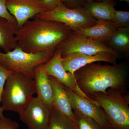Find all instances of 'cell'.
<instances>
[{
	"label": "cell",
	"instance_id": "9c48e42d",
	"mask_svg": "<svg viewBox=\"0 0 129 129\" xmlns=\"http://www.w3.org/2000/svg\"><path fill=\"white\" fill-rule=\"evenodd\" d=\"M71 101L73 111L89 117L97 122L105 129H112L103 109L92 100L82 97L64 86Z\"/></svg>",
	"mask_w": 129,
	"mask_h": 129
},
{
	"label": "cell",
	"instance_id": "9a60e30c",
	"mask_svg": "<svg viewBox=\"0 0 129 129\" xmlns=\"http://www.w3.org/2000/svg\"><path fill=\"white\" fill-rule=\"evenodd\" d=\"M41 64L35 70L36 93L37 96L51 108L53 106V92L49 76Z\"/></svg>",
	"mask_w": 129,
	"mask_h": 129
},
{
	"label": "cell",
	"instance_id": "5bb4252c",
	"mask_svg": "<svg viewBox=\"0 0 129 129\" xmlns=\"http://www.w3.org/2000/svg\"><path fill=\"white\" fill-rule=\"evenodd\" d=\"M49 76L53 92V106L62 114L73 121V111L70 99L64 86L53 76Z\"/></svg>",
	"mask_w": 129,
	"mask_h": 129
},
{
	"label": "cell",
	"instance_id": "ba28073f",
	"mask_svg": "<svg viewBox=\"0 0 129 129\" xmlns=\"http://www.w3.org/2000/svg\"><path fill=\"white\" fill-rule=\"evenodd\" d=\"M51 109L37 96L33 98L19 114L20 119L28 129H47L50 118Z\"/></svg>",
	"mask_w": 129,
	"mask_h": 129
},
{
	"label": "cell",
	"instance_id": "cb8c5ba5",
	"mask_svg": "<svg viewBox=\"0 0 129 129\" xmlns=\"http://www.w3.org/2000/svg\"><path fill=\"white\" fill-rule=\"evenodd\" d=\"M17 122L5 116L0 119V129H18Z\"/></svg>",
	"mask_w": 129,
	"mask_h": 129
},
{
	"label": "cell",
	"instance_id": "4fadbf2b",
	"mask_svg": "<svg viewBox=\"0 0 129 129\" xmlns=\"http://www.w3.org/2000/svg\"><path fill=\"white\" fill-rule=\"evenodd\" d=\"M117 28L112 21L97 20L91 27L72 29V33L100 42H107Z\"/></svg>",
	"mask_w": 129,
	"mask_h": 129
},
{
	"label": "cell",
	"instance_id": "603a6c76",
	"mask_svg": "<svg viewBox=\"0 0 129 129\" xmlns=\"http://www.w3.org/2000/svg\"><path fill=\"white\" fill-rule=\"evenodd\" d=\"M6 0H0V17L7 19L14 23H17L14 16L10 14L6 6Z\"/></svg>",
	"mask_w": 129,
	"mask_h": 129
},
{
	"label": "cell",
	"instance_id": "44dd1931",
	"mask_svg": "<svg viewBox=\"0 0 129 129\" xmlns=\"http://www.w3.org/2000/svg\"><path fill=\"white\" fill-rule=\"evenodd\" d=\"M111 21L117 28H129V12L115 9Z\"/></svg>",
	"mask_w": 129,
	"mask_h": 129
},
{
	"label": "cell",
	"instance_id": "6da1fadb",
	"mask_svg": "<svg viewBox=\"0 0 129 129\" xmlns=\"http://www.w3.org/2000/svg\"><path fill=\"white\" fill-rule=\"evenodd\" d=\"M72 33L64 24L35 16L18 29L15 35L18 47L28 53L42 52L52 57L58 45Z\"/></svg>",
	"mask_w": 129,
	"mask_h": 129
},
{
	"label": "cell",
	"instance_id": "5b68a950",
	"mask_svg": "<svg viewBox=\"0 0 129 129\" xmlns=\"http://www.w3.org/2000/svg\"><path fill=\"white\" fill-rule=\"evenodd\" d=\"M51 58L46 52L28 53L17 46L6 53L0 51V64L6 69L23 74L34 79L36 68Z\"/></svg>",
	"mask_w": 129,
	"mask_h": 129
},
{
	"label": "cell",
	"instance_id": "52a82bcc",
	"mask_svg": "<svg viewBox=\"0 0 129 129\" xmlns=\"http://www.w3.org/2000/svg\"><path fill=\"white\" fill-rule=\"evenodd\" d=\"M62 52V57L74 52L92 55L101 52L111 53L118 57L120 54L102 42L81 37L72 33L57 46Z\"/></svg>",
	"mask_w": 129,
	"mask_h": 129
},
{
	"label": "cell",
	"instance_id": "30bf717a",
	"mask_svg": "<svg viewBox=\"0 0 129 129\" xmlns=\"http://www.w3.org/2000/svg\"><path fill=\"white\" fill-rule=\"evenodd\" d=\"M61 54V50L56 49L51 58L47 62L42 64L44 71L48 76L55 78L58 81L72 90L76 94L90 99L79 88L74 76L64 69L63 66Z\"/></svg>",
	"mask_w": 129,
	"mask_h": 129
},
{
	"label": "cell",
	"instance_id": "8fae6325",
	"mask_svg": "<svg viewBox=\"0 0 129 129\" xmlns=\"http://www.w3.org/2000/svg\"><path fill=\"white\" fill-rule=\"evenodd\" d=\"M6 6L16 19L18 29L29 19L46 11L42 0H6Z\"/></svg>",
	"mask_w": 129,
	"mask_h": 129
},
{
	"label": "cell",
	"instance_id": "277c9868",
	"mask_svg": "<svg viewBox=\"0 0 129 129\" xmlns=\"http://www.w3.org/2000/svg\"><path fill=\"white\" fill-rule=\"evenodd\" d=\"M124 89L109 88L105 92H97L89 98L104 111L113 129H129V97Z\"/></svg>",
	"mask_w": 129,
	"mask_h": 129
},
{
	"label": "cell",
	"instance_id": "ac0fdd59",
	"mask_svg": "<svg viewBox=\"0 0 129 129\" xmlns=\"http://www.w3.org/2000/svg\"><path fill=\"white\" fill-rule=\"evenodd\" d=\"M107 42L109 47L114 50L128 55L129 51V28H117Z\"/></svg>",
	"mask_w": 129,
	"mask_h": 129
},
{
	"label": "cell",
	"instance_id": "7a4b0ae2",
	"mask_svg": "<svg viewBox=\"0 0 129 129\" xmlns=\"http://www.w3.org/2000/svg\"><path fill=\"white\" fill-rule=\"evenodd\" d=\"M74 76L79 88L89 98L109 88L124 89L127 71L121 64L103 65L94 62L78 70Z\"/></svg>",
	"mask_w": 129,
	"mask_h": 129
},
{
	"label": "cell",
	"instance_id": "7c38bea8",
	"mask_svg": "<svg viewBox=\"0 0 129 129\" xmlns=\"http://www.w3.org/2000/svg\"><path fill=\"white\" fill-rule=\"evenodd\" d=\"M64 69L74 76L75 72L87 64L98 61H104L112 64H117L118 57L108 52H104L90 55L77 52L68 54L62 57Z\"/></svg>",
	"mask_w": 129,
	"mask_h": 129
},
{
	"label": "cell",
	"instance_id": "d6986e66",
	"mask_svg": "<svg viewBox=\"0 0 129 129\" xmlns=\"http://www.w3.org/2000/svg\"><path fill=\"white\" fill-rule=\"evenodd\" d=\"M47 129H74L72 120L53 106L51 109L50 122Z\"/></svg>",
	"mask_w": 129,
	"mask_h": 129
},
{
	"label": "cell",
	"instance_id": "3957f363",
	"mask_svg": "<svg viewBox=\"0 0 129 129\" xmlns=\"http://www.w3.org/2000/svg\"><path fill=\"white\" fill-rule=\"evenodd\" d=\"M36 93L34 80L21 73L13 72L8 77L1 99L3 111L21 114Z\"/></svg>",
	"mask_w": 129,
	"mask_h": 129
},
{
	"label": "cell",
	"instance_id": "484cf974",
	"mask_svg": "<svg viewBox=\"0 0 129 129\" xmlns=\"http://www.w3.org/2000/svg\"><path fill=\"white\" fill-rule=\"evenodd\" d=\"M85 0H63L62 3L70 8H75L81 7L85 2Z\"/></svg>",
	"mask_w": 129,
	"mask_h": 129
},
{
	"label": "cell",
	"instance_id": "7402d4cb",
	"mask_svg": "<svg viewBox=\"0 0 129 129\" xmlns=\"http://www.w3.org/2000/svg\"><path fill=\"white\" fill-rule=\"evenodd\" d=\"M13 72L8 70L0 64V119L4 116L1 107V99L6 81L8 76Z\"/></svg>",
	"mask_w": 129,
	"mask_h": 129
},
{
	"label": "cell",
	"instance_id": "2e32d148",
	"mask_svg": "<svg viewBox=\"0 0 129 129\" xmlns=\"http://www.w3.org/2000/svg\"><path fill=\"white\" fill-rule=\"evenodd\" d=\"M18 29L17 23L0 17V48L5 53L17 46L15 35Z\"/></svg>",
	"mask_w": 129,
	"mask_h": 129
},
{
	"label": "cell",
	"instance_id": "f1b7e54d",
	"mask_svg": "<svg viewBox=\"0 0 129 129\" xmlns=\"http://www.w3.org/2000/svg\"></svg>",
	"mask_w": 129,
	"mask_h": 129
},
{
	"label": "cell",
	"instance_id": "ffe728a7",
	"mask_svg": "<svg viewBox=\"0 0 129 129\" xmlns=\"http://www.w3.org/2000/svg\"><path fill=\"white\" fill-rule=\"evenodd\" d=\"M74 129H105L94 120L73 111Z\"/></svg>",
	"mask_w": 129,
	"mask_h": 129
},
{
	"label": "cell",
	"instance_id": "4316f807",
	"mask_svg": "<svg viewBox=\"0 0 129 129\" xmlns=\"http://www.w3.org/2000/svg\"><path fill=\"white\" fill-rule=\"evenodd\" d=\"M94 0H85V1H93ZM99 2H111L114 1V0H97Z\"/></svg>",
	"mask_w": 129,
	"mask_h": 129
},
{
	"label": "cell",
	"instance_id": "e0dca14e",
	"mask_svg": "<svg viewBox=\"0 0 129 129\" xmlns=\"http://www.w3.org/2000/svg\"><path fill=\"white\" fill-rule=\"evenodd\" d=\"M115 5L114 1H85L83 8L96 20L111 21Z\"/></svg>",
	"mask_w": 129,
	"mask_h": 129
},
{
	"label": "cell",
	"instance_id": "83f0119b",
	"mask_svg": "<svg viewBox=\"0 0 129 129\" xmlns=\"http://www.w3.org/2000/svg\"><path fill=\"white\" fill-rule=\"evenodd\" d=\"M115 1H125L127 2V3H129V0H115Z\"/></svg>",
	"mask_w": 129,
	"mask_h": 129
},
{
	"label": "cell",
	"instance_id": "8992f818",
	"mask_svg": "<svg viewBox=\"0 0 129 129\" xmlns=\"http://www.w3.org/2000/svg\"><path fill=\"white\" fill-rule=\"evenodd\" d=\"M36 16L43 19L61 23L72 29L91 27L97 22L83 7L70 8L63 3L53 10L43 12Z\"/></svg>",
	"mask_w": 129,
	"mask_h": 129
},
{
	"label": "cell",
	"instance_id": "d4e9b609",
	"mask_svg": "<svg viewBox=\"0 0 129 129\" xmlns=\"http://www.w3.org/2000/svg\"><path fill=\"white\" fill-rule=\"evenodd\" d=\"M63 0H42V3L46 11L55 9L62 4Z\"/></svg>",
	"mask_w": 129,
	"mask_h": 129
}]
</instances>
